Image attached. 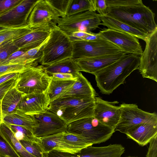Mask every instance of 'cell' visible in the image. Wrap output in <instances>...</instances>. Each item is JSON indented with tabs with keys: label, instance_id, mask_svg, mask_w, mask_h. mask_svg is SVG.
I'll return each mask as SVG.
<instances>
[{
	"label": "cell",
	"instance_id": "cell-7",
	"mask_svg": "<svg viewBox=\"0 0 157 157\" xmlns=\"http://www.w3.org/2000/svg\"><path fill=\"white\" fill-rule=\"evenodd\" d=\"M52 22L69 37L76 32H91L101 25L99 14L90 10L59 17Z\"/></svg>",
	"mask_w": 157,
	"mask_h": 157
},
{
	"label": "cell",
	"instance_id": "cell-39",
	"mask_svg": "<svg viewBox=\"0 0 157 157\" xmlns=\"http://www.w3.org/2000/svg\"><path fill=\"white\" fill-rule=\"evenodd\" d=\"M95 9L99 14L103 15L106 14L107 6L106 0H93Z\"/></svg>",
	"mask_w": 157,
	"mask_h": 157
},
{
	"label": "cell",
	"instance_id": "cell-48",
	"mask_svg": "<svg viewBox=\"0 0 157 157\" xmlns=\"http://www.w3.org/2000/svg\"></svg>",
	"mask_w": 157,
	"mask_h": 157
},
{
	"label": "cell",
	"instance_id": "cell-8",
	"mask_svg": "<svg viewBox=\"0 0 157 157\" xmlns=\"http://www.w3.org/2000/svg\"><path fill=\"white\" fill-rule=\"evenodd\" d=\"M119 107L121 115L114 132L119 131L125 134L128 130L141 123H157L156 113L144 111L136 104L123 103Z\"/></svg>",
	"mask_w": 157,
	"mask_h": 157
},
{
	"label": "cell",
	"instance_id": "cell-17",
	"mask_svg": "<svg viewBox=\"0 0 157 157\" xmlns=\"http://www.w3.org/2000/svg\"><path fill=\"white\" fill-rule=\"evenodd\" d=\"M49 103V98L45 93L24 94L17 109L31 115L47 110Z\"/></svg>",
	"mask_w": 157,
	"mask_h": 157
},
{
	"label": "cell",
	"instance_id": "cell-3",
	"mask_svg": "<svg viewBox=\"0 0 157 157\" xmlns=\"http://www.w3.org/2000/svg\"><path fill=\"white\" fill-rule=\"evenodd\" d=\"M94 98H59L49 103L47 110L58 115L67 124L93 116Z\"/></svg>",
	"mask_w": 157,
	"mask_h": 157
},
{
	"label": "cell",
	"instance_id": "cell-15",
	"mask_svg": "<svg viewBox=\"0 0 157 157\" xmlns=\"http://www.w3.org/2000/svg\"><path fill=\"white\" fill-rule=\"evenodd\" d=\"M118 103L117 101H107L96 97L93 116L103 124L114 129L121 115L119 106L115 105Z\"/></svg>",
	"mask_w": 157,
	"mask_h": 157
},
{
	"label": "cell",
	"instance_id": "cell-25",
	"mask_svg": "<svg viewBox=\"0 0 157 157\" xmlns=\"http://www.w3.org/2000/svg\"><path fill=\"white\" fill-rule=\"evenodd\" d=\"M3 122L7 126L13 125L23 127L31 131L33 133L37 125L36 121L32 115L18 110L14 113L3 117Z\"/></svg>",
	"mask_w": 157,
	"mask_h": 157
},
{
	"label": "cell",
	"instance_id": "cell-2",
	"mask_svg": "<svg viewBox=\"0 0 157 157\" xmlns=\"http://www.w3.org/2000/svg\"><path fill=\"white\" fill-rule=\"evenodd\" d=\"M140 56L125 54L118 59L95 73L97 86L102 94H109L134 70L138 69Z\"/></svg>",
	"mask_w": 157,
	"mask_h": 157
},
{
	"label": "cell",
	"instance_id": "cell-32",
	"mask_svg": "<svg viewBox=\"0 0 157 157\" xmlns=\"http://www.w3.org/2000/svg\"><path fill=\"white\" fill-rule=\"evenodd\" d=\"M30 66H33L22 64L0 65V76L9 73H20L26 68Z\"/></svg>",
	"mask_w": 157,
	"mask_h": 157
},
{
	"label": "cell",
	"instance_id": "cell-34",
	"mask_svg": "<svg viewBox=\"0 0 157 157\" xmlns=\"http://www.w3.org/2000/svg\"><path fill=\"white\" fill-rule=\"evenodd\" d=\"M0 157H19L13 149L0 135Z\"/></svg>",
	"mask_w": 157,
	"mask_h": 157
},
{
	"label": "cell",
	"instance_id": "cell-24",
	"mask_svg": "<svg viewBox=\"0 0 157 157\" xmlns=\"http://www.w3.org/2000/svg\"><path fill=\"white\" fill-rule=\"evenodd\" d=\"M23 94L15 87L7 92L1 102V109L3 117L17 112L18 105Z\"/></svg>",
	"mask_w": 157,
	"mask_h": 157
},
{
	"label": "cell",
	"instance_id": "cell-10",
	"mask_svg": "<svg viewBox=\"0 0 157 157\" xmlns=\"http://www.w3.org/2000/svg\"><path fill=\"white\" fill-rule=\"evenodd\" d=\"M145 49L140 56L138 70L144 78L157 82V29L149 34Z\"/></svg>",
	"mask_w": 157,
	"mask_h": 157
},
{
	"label": "cell",
	"instance_id": "cell-5",
	"mask_svg": "<svg viewBox=\"0 0 157 157\" xmlns=\"http://www.w3.org/2000/svg\"><path fill=\"white\" fill-rule=\"evenodd\" d=\"M114 128L106 125L93 116L84 118L67 124L66 131L86 138L91 145L109 140Z\"/></svg>",
	"mask_w": 157,
	"mask_h": 157
},
{
	"label": "cell",
	"instance_id": "cell-47",
	"mask_svg": "<svg viewBox=\"0 0 157 157\" xmlns=\"http://www.w3.org/2000/svg\"><path fill=\"white\" fill-rule=\"evenodd\" d=\"M126 157H135V156H128Z\"/></svg>",
	"mask_w": 157,
	"mask_h": 157
},
{
	"label": "cell",
	"instance_id": "cell-44",
	"mask_svg": "<svg viewBox=\"0 0 157 157\" xmlns=\"http://www.w3.org/2000/svg\"><path fill=\"white\" fill-rule=\"evenodd\" d=\"M25 52L19 50L10 55L0 65L9 64L13 60L22 55Z\"/></svg>",
	"mask_w": 157,
	"mask_h": 157
},
{
	"label": "cell",
	"instance_id": "cell-42",
	"mask_svg": "<svg viewBox=\"0 0 157 157\" xmlns=\"http://www.w3.org/2000/svg\"><path fill=\"white\" fill-rule=\"evenodd\" d=\"M47 74L50 77L59 79L72 80H75L77 79V78L75 77L72 75L70 74L62 73H47Z\"/></svg>",
	"mask_w": 157,
	"mask_h": 157
},
{
	"label": "cell",
	"instance_id": "cell-16",
	"mask_svg": "<svg viewBox=\"0 0 157 157\" xmlns=\"http://www.w3.org/2000/svg\"><path fill=\"white\" fill-rule=\"evenodd\" d=\"M59 17L61 15L47 0H38L29 16L27 25L30 27L50 25Z\"/></svg>",
	"mask_w": 157,
	"mask_h": 157
},
{
	"label": "cell",
	"instance_id": "cell-33",
	"mask_svg": "<svg viewBox=\"0 0 157 157\" xmlns=\"http://www.w3.org/2000/svg\"><path fill=\"white\" fill-rule=\"evenodd\" d=\"M50 4L61 15L62 17L66 16L67 12L71 0H47Z\"/></svg>",
	"mask_w": 157,
	"mask_h": 157
},
{
	"label": "cell",
	"instance_id": "cell-19",
	"mask_svg": "<svg viewBox=\"0 0 157 157\" xmlns=\"http://www.w3.org/2000/svg\"><path fill=\"white\" fill-rule=\"evenodd\" d=\"M63 132L37 137V141L44 151L48 154L53 151L74 154L81 150L67 144L63 138Z\"/></svg>",
	"mask_w": 157,
	"mask_h": 157
},
{
	"label": "cell",
	"instance_id": "cell-38",
	"mask_svg": "<svg viewBox=\"0 0 157 157\" xmlns=\"http://www.w3.org/2000/svg\"><path fill=\"white\" fill-rule=\"evenodd\" d=\"M82 12L78 0H71L66 16H70Z\"/></svg>",
	"mask_w": 157,
	"mask_h": 157
},
{
	"label": "cell",
	"instance_id": "cell-40",
	"mask_svg": "<svg viewBox=\"0 0 157 157\" xmlns=\"http://www.w3.org/2000/svg\"><path fill=\"white\" fill-rule=\"evenodd\" d=\"M149 143L146 157H157V135L151 140Z\"/></svg>",
	"mask_w": 157,
	"mask_h": 157
},
{
	"label": "cell",
	"instance_id": "cell-1",
	"mask_svg": "<svg viewBox=\"0 0 157 157\" xmlns=\"http://www.w3.org/2000/svg\"><path fill=\"white\" fill-rule=\"evenodd\" d=\"M106 15L146 34L157 29L155 13L141 0H106Z\"/></svg>",
	"mask_w": 157,
	"mask_h": 157
},
{
	"label": "cell",
	"instance_id": "cell-46",
	"mask_svg": "<svg viewBox=\"0 0 157 157\" xmlns=\"http://www.w3.org/2000/svg\"><path fill=\"white\" fill-rule=\"evenodd\" d=\"M11 28L8 27L0 25V32L8 29Z\"/></svg>",
	"mask_w": 157,
	"mask_h": 157
},
{
	"label": "cell",
	"instance_id": "cell-20",
	"mask_svg": "<svg viewBox=\"0 0 157 157\" xmlns=\"http://www.w3.org/2000/svg\"><path fill=\"white\" fill-rule=\"evenodd\" d=\"M96 96V93L90 82L80 72L72 86L58 98L71 97L89 99L94 98Z\"/></svg>",
	"mask_w": 157,
	"mask_h": 157
},
{
	"label": "cell",
	"instance_id": "cell-9",
	"mask_svg": "<svg viewBox=\"0 0 157 157\" xmlns=\"http://www.w3.org/2000/svg\"><path fill=\"white\" fill-rule=\"evenodd\" d=\"M71 58L74 60L115 54L122 52L111 42L101 38L95 41L76 40L72 41Z\"/></svg>",
	"mask_w": 157,
	"mask_h": 157
},
{
	"label": "cell",
	"instance_id": "cell-28",
	"mask_svg": "<svg viewBox=\"0 0 157 157\" xmlns=\"http://www.w3.org/2000/svg\"><path fill=\"white\" fill-rule=\"evenodd\" d=\"M32 29V27L27 25L0 32V46L4 42L13 40L23 36Z\"/></svg>",
	"mask_w": 157,
	"mask_h": 157
},
{
	"label": "cell",
	"instance_id": "cell-14",
	"mask_svg": "<svg viewBox=\"0 0 157 157\" xmlns=\"http://www.w3.org/2000/svg\"><path fill=\"white\" fill-rule=\"evenodd\" d=\"M52 23L50 25L34 26L29 32L13 41L19 50L26 52L45 43L51 33Z\"/></svg>",
	"mask_w": 157,
	"mask_h": 157
},
{
	"label": "cell",
	"instance_id": "cell-45",
	"mask_svg": "<svg viewBox=\"0 0 157 157\" xmlns=\"http://www.w3.org/2000/svg\"><path fill=\"white\" fill-rule=\"evenodd\" d=\"M1 102L2 100H0V126L3 122V117L2 116L1 109Z\"/></svg>",
	"mask_w": 157,
	"mask_h": 157
},
{
	"label": "cell",
	"instance_id": "cell-12",
	"mask_svg": "<svg viewBox=\"0 0 157 157\" xmlns=\"http://www.w3.org/2000/svg\"><path fill=\"white\" fill-rule=\"evenodd\" d=\"M32 115L37 123L33 132L39 137L66 131L67 124L56 114L48 110Z\"/></svg>",
	"mask_w": 157,
	"mask_h": 157
},
{
	"label": "cell",
	"instance_id": "cell-13",
	"mask_svg": "<svg viewBox=\"0 0 157 157\" xmlns=\"http://www.w3.org/2000/svg\"><path fill=\"white\" fill-rule=\"evenodd\" d=\"M38 0H22L18 4L0 14V25L10 28L26 25L29 16Z\"/></svg>",
	"mask_w": 157,
	"mask_h": 157
},
{
	"label": "cell",
	"instance_id": "cell-35",
	"mask_svg": "<svg viewBox=\"0 0 157 157\" xmlns=\"http://www.w3.org/2000/svg\"><path fill=\"white\" fill-rule=\"evenodd\" d=\"M7 126L10 128L12 131H18L21 132L24 136V139L23 140L32 141L37 140V137L34 135L33 133L25 127L13 125Z\"/></svg>",
	"mask_w": 157,
	"mask_h": 157
},
{
	"label": "cell",
	"instance_id": "cell-26",
	"mask_svg": "<svg viewBox=\"0 0 157 157\" xmlns=\"http://www.w3.org/2000/svg\"><path fill=\"white\" fill-rule=\"evenodd\" d=\"M47 73L70 74L77 78L81 71L78 65L71 58L67 59L50 65L44 66Z\"/></svg>",
	"mask_w": 157,
	"mask_h": 157
},
{
	"label": "cell",
	"instance_id": "cell-41",
	"mask_svg": "<svg viewBox=\"0 0 157 157\" xmlns=\"http://www.w3.org/2000/svg\"><path fill=\"white\" fill-rule=\"evenodd\" d=\"M82 12L90 10L96 11L93 0H78Z\"/></svg>",
	"mask_w": 157,
	"mask_h": 157
},
{
	"label": "cell",
	"instance_id": "cell-11",
	"mask_svg": "<svg viewBox=\"0 0 157 157\" xmlns=\"http://www.w3.org/2000/svg\"><path fill=\"white\" fill-rule=\"evenodd\" d=\"M98 34L101 37L116 45L126 54L140 56L143 52L138 39L129 34L106 28L102 29Z\"/></svg>",
	"mask_w": 157,
	"mask_h": 157
},
{
	"label": "cell",
	"instance_id": "cell-37",
	"mask_svg": "<svg viewBox=\"0 0 157 157\" xmlns=\"http://www.w3.org/2000/svg\"><path fill=\"white\" fill-rule=\"evenodd\" d=\"M17 78L10 79L0 85V100L9 90L15 86Z\"/></svg>",
	"mask_w": 157,
	"mask_h": 157
},
{
	"label": "cell",
	"instance_id": "cell-4",
	"mask_svg": "<svg viewBox=\"0 0 157 157\" xmlns=\"http://www.w3.org/2000/svg\"><path fill=\"white\" fill-rule=\"evenodd\" d=\"M41 51V65H50L72 58V41L68 36L52 22L51 33Z\"/></svg>",
	"mask_w": 157,
	"mask_h": 157
},
{
	"label": "cell",
	"instance_id": "cell-18",
	"mask_svg": "<svg viewBox=\"0 0 157 157\" xmlns=\"http://www.w3.org/2000/svg\"><path fill=\"white\" fill-rule=\"evenodd\" d=\"M122 52L112 55L83 58L75 60L81 71L94 74L96 72L114 63L124 54Z\"/></svg>",
	"mask_w": 157,
	"mask_h": 157
},
{
	"label": "cell",
	"instance_id": "cell-22",
	"mask_svg": "<svg viewBox=\"0 0 157 157\" xmlns=\"http://www.w3.org/2000/svg\"><path fill=\"white\" fill-rule=\"evenodd\" d=\"M99 16L102 22L101 25L107 27L108 29L129 34L145 41L148 35L106 15L99 14Z\"/></svg>",
	"mask_w": 157,
	"mask_h": 157
},
{
	"label": "cell",
	"instance_id": "cell-23",
	"mask_svg": "<svg viewBox=\"0 0 157 157\" xmlns=\"http://www.w3.org/2000/svg\"><path fill=\"white\" fill-rule=\"evenodd\" d=\"M49 84L45 93L49 103L58 99L66 92L73 85L76 79H63L51 77Z\"/></svg>",
	"mask_w": 157,
	"mask_h": 157
},
{
	"label": "cell",
	"instance_id": "cell-31",
	"mask_svg": "<svg viewBox=\"0 0 157 157\" xmlns=\"http://www.w3.org/2000/svg\"><path fill=\"white\" fill-rule=\"evenodd\" d=\"M13 41L4 42L0 46V64L13 53L19 50Z\"/></svg>",
	"mask_w": 157,
	"mask_h": 157
},
{
	"label": "cell",
	"instance_id": "cell-27",
	"mask_svg": "<svg viewBox=\"0 0 157 157\" xmlns=\"http://www.w3.org/2000/svg\"><path fill=\"white\" fill-rule=\"evenodd\" d=\"M0 135L13 149L19 157H36L24 148L15 137L10 128L2 122L0 126Z\"/></svg>",
	"mask_w": 157,
	"mask_h": 157
},
{
	"label": "cell",
	"instance_id": "cell-29",
	"mask_svg": "<svg viewBox=\"0 0 157 157\" xmlns=\"http://www.w3.org/2000/svg\"><path fill=\"white\" fill-rule=\"evenodd\" d=\"M63 138L67 144L80 150L92 145L85 137L66 131L63 132Z\"/></svg>",
	"mask_w": 157,
	"mask_h": 157
},
{
	"label": "cell",
	"instance_id": "cell-30",
	"mask_svg": "<svg viewBox=\"0 0 157 157\" xmlns=\"http://www.w3.org/2000/svg\"><path fill=\"white\" fill-rule=\"evenodd\" d=\"M19 141L26 150L33 156L36 157H48V154L44 151L38 143L37 139L34 141L24 140Z\"/></svg>",
	"mask_w": 157,
	"mask_h": 157
},
{
	"label": "cell",
	"instance_id": "cell-43",
	"mask_svg": "<svg viewBox=\"0 0 157 157\" xmlns=\"http://www.w3.org/2000/svg\"><path fill=\"white\" fill-rule=\"evenodd\" d=\"M19 73L14 72L7 73L0 76V85L12 79L17 78Z\"/></svg>",
	"mask_w": 157,
	"mask_h": 157
},
{
	"label": "cell",
	"instance_id": "cell-21",
	"mask_svg": "<svg viewBox=\"0 0 157 157\" xmlns=\"http://www.w3.org/2000/svg\"><path fill=\"white\" fill-rule=\"evenodd\" d=\"M125 134L127 138L144 146L157 135V123H141L128 130Z\"/></svg>",
	"mask_w": 157,
	"mask_h": 157
},
{
	"label": "cell",
	"instance_id": "cell-6",
	"mask_svg": "<svg viewBox=\"0 0 157 157\" xmlns=\"http://www.w3.org/2000/svg\"><path fill=\"white\" fill-rule=\"evenodd\" d=\"M51 79L44 66H30L19 73L15 87L24 94L45 93Z\"/></svg>",
	"mask_w": 157,
	"mask_h": 157
},
{
	"label": "cell",
	"instance_id": "cell-36",
	"mask_svg": "<svg viewBox=\"0 0 157 157\" xmlns=\"http://www.w3.org/2000/svg\"><path fill=\"white\" fill-rule=\"evenodd\" d=\"M22 0H0V14L9 10L20 3Z\"/></svg>",
	"mask_w": 157,
	"mask_h": 157
}]
</instances>
